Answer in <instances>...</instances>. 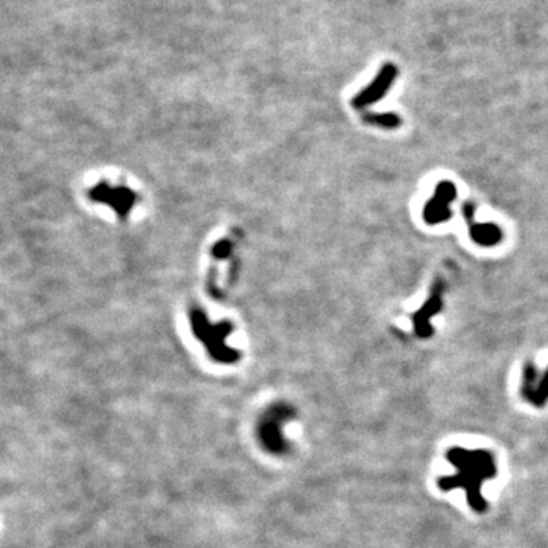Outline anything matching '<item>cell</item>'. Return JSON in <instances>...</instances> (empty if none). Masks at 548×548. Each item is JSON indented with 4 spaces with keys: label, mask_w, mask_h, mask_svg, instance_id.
Returning <instances> with one entry per match:
<instances>
[{
    "label": "cell",
    "mask_w": 548,
    "mask_h": 548,
    "mask_svg": "<svg viewBox=\"0 0 548 548\" xmlns=\"http://www.w3.org/2000/svg\"><path fill=\"white\" fill-rule=\"evenodd\" d=\"M447 460L456 468V474L442 477L437 480L440 491L449 492L462 489L466 493L468 504L477 513H484L489 507L482 493L486 482L497 477V462L491 451L468 449L454 447L447 451Z\"/></svg>",
    "instance_id": "1"
},
{
    "label": "cell",
    "mask_w": 548,
    "mask_h": 548,
    "mask_svg": "<svg viewBox=\"0 0 548 548\" xmlns=\"http://www.w3.org/2000/svg\"><path fill=\"white\" fill-rule=\"evenodd\" d=\"M456 197H457V189L454 186V183L451 181L439 183L436 190H434V195L423 207L425 223L434 225V224L448 221L452 216L449 204L454 202Z\"/></svg>",
    "instance_id": "2"
},
{
    "label": "cell",
    "mask_w": 548,
    "mask_h": 548,
    "mask_svg": "<svg viewBox=\"0 0 548 548\" xmlns=\"http://www.w3.org/2000/svg\"><path fill=\"white\" fill-rule=\"evenodd\" d=\"M398 76V67L391 63H387L381 67L379 73L377 75L375 80H373L365 89H363L356 97L353 98L352 104L355 108H365L381 101L386 97V93L391 89L395 80Z\"/></svg>",
    "instance_id": "3"
},
{
    "label": "cell",
    "mask_w": 548,
    "mask_h": 548,
    "mask_svg": "<svg viewBox=\"0 0 548 548\" xmlns=\"http://www.w3.org/2000/svg\"><path fill=\"white\" fill-rule=\"evenodd\" d=\"M521 395L528 404L538 408L545 407L548 401V369L541 373L533 363H527L523 369Z\"/></svg>",
    "instance_id": "4"
},
{
    "label": "cell",
    "mask_w": 548,
    "mask_h": 548,
    "mask_svg": "<svg viewBox=\"0 0 548 548\" xmlns=\"http://www.w3.org/2000/svg\"><path fill=\"white\" fill-rule=\"evenodd\" d=\"M443 304V282L440 279H436L434 285L431 286L430 297L425 300L423 307L413 314V326L414 332L421 338H428L433 335V326L430 320L434 314L442 311Z\"/></svg>",
    "instance_id": "5"
},
{
    "label": "cell",
    "mask_w": 548,
    "mask_h": 548,
    "mask_svg": "<svg viewBox=\"0 0 548 548\" xmlns=\"http://www.w3.org/2000/svg\"><path fill=\"white\" fill-rule=\"evenodd\" d=\"M463 216L469 224V232H471V238L483 247H493L503 239V232L495 224L491 223H475V207L472 204L466 203L462 209Z\"/></svg>",
    "instance_id": "6"
},
{
    "label": "cell",
    "mask_w": 548,
    "mask_h": 548,
    "mask_svg": "<svg viewBox=\"0 0 548 548\" xmlns=\"http://www.w3.org/2000/svg\"><path fill=\"white\" fill-rule=\"evenodd\" d=\"M364 120L370 125L387 129L401 125V119L395 113H367V115H364Z\"/></svg>",
    "instance_id": "7"
}]
</instances>
